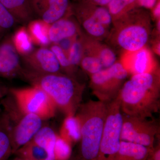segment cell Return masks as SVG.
Instances as JSON below:
<instances>
[{"instance_id":"cell-5","label":"cell","mask_w":160,"mask_h":160,"mask_svg":"<svg viewBox=\"0 0 160 160\" xmlns=\"http://www.w3.org/2000/svg\"><path fill=\"white\" fill-rule=\"evenodd\" d=\"M129 72L121 62L91 75L90 86L98 100L108 103L116 99L126 81Z\"/></svg>"},{"instance_id":"cell-33","label":"cell","mask_w":160,"mask_h":160,"mask_svg":"<svg viewBox=\"0 0 160 160\" xmlns=\"http://www.w3.org/2000/svg\"><path fill=\"white\" fill-rule=\"evenodd\" d=\"M139 2L142 6L147 8H151L155 5L156 0H139Z\"/></svg>"},{"instance_id":"cell-24","label":"cell","mask_w":160,"mask_h":160,"mask_svg":"<svg viewBox=\"0 0 160 160\" xmlns=\"http://www.w3.org/2000/svg\"><path fill=\"white\" fill-rule=\"evenodd\" d=\"M60 136L69 143L79 140L80 126L75 116H66L61 128Z\"/></svg>"},{"instance_id":"cell-17","label":"cell","mask_w":160,"mask_h":160,"mask_svg":"<svg viewBox=\"0 0 160 160\" xmlns=\"http://www.w3.org/2000/svg\"><path fill=\"white\" fill-rule=\"evenodd\" d=\"M14 154L26 160H55L52 152L32 140L18 149Z\"/></svg>"},{"instance_id":"cell-8","label":"cell","mask_w":160,"mask_h":160,"mask_svg":"<svg viewBox=\"0 0 160 160\" xmlns=\"http://www.w3.org/2000/svg\"><path fill=\"white\" fill-rule=\"evenodd\" d=\"M148 21L144 18L122 20L116 24L113 38L118 46L127 52L145 47L151 31Z\"/></svg>"},{"instance_id":"cell-38","label":"cell","mask_w":160,"mask_h":160,"mask_svg":"<svg viewBox=\"0 0 160 160\" xmlns=\"http://www.w3.org/2000/svg\"><path fill=\"white\" fill-rule=\"evenodd\" d=\"M0 111H1V108H0Z\"/></svg>"},{"instance_id":"cell-31","label":"cell","mask_w":160,"mask_h":160,"mask_svg":"<svg viewBox=\"0 0 160 160\" xmlns=\"http://www.w3.org/2000/svg\"><path fill=\"white\" fill-rule=\"evenodd\" d=\"M136 0H112L109 4V11L112 15H118Z\"/></svg>"},{"instance_id":"cell-4","label":"cell","mask_w":160,"mask_h":160,"mask_svg":"<svg viewBox=\"0 0 160 160\" xmlns=\"http://www.w3.org/2000/svg\"><path fill=\"white\" fill-rule=\"evenodd\" d=\"M9 92L21 113L36 115L44 121L54 116L57 109L54 104L37 86L11 88Z\"/></svg>"},{"instance_id":"cell-9","label":"cell","mask_w":160,"mask_h":160,"mask_svg":"<svg viewBox=\"0 0 160 160\" xmlns=\"http://www.w3.org/2000/svg\"><path fill=\"white\" fill-rule=\"evenodd\" d=\"M11 130L12 154L31 141L43 126L44 120L36 115L22 114Z\"/></svg>"},{"instance_id":"cell-27","label":"cell","mask_w":160,"mask_h":160,"mask_svg":"<svg viewBox=\"0 0 160 160\" xmlns=\"http://www.w3.org/2000/svg\"><path fill=\"white\" fill-rule=\"evenodd\" d=\"M17 23L13 16L0 3V40Z\"/></svg>"},{"instance_id":"cell-36","label":"cell","mask_w":160,"mask_h":160,"mask_svg":"<svg viewBox=\"0 0 160 160\" xmlns=\"http://www.w3.org/2000/svg\"><path fill=\"white\" fill-rule=\"evenodd\" d=\"M12 160H26L23 159L22 158L18 157L17 156L16 157L14 158Z\"/></svg>"},{"instance_id":"cell-30","label":"cell","mask_w":160,"mask_h":160,"mask_svg":"<svg viewBox=\"0 0 160 160\" xmlns=\"http://www.w3.org/2000/svg\"><path fill=\"white\" fill-rule=\"evenodd\" d=\"M92 15L107 29L112 23V18L111 13L109 10L104 7H98Z\"/></svg>"},{"instance_id":"cell-1","label":"cell","mask_w":160,"mask_h":160,"mask_svg":"<svg viewBox=\"0 0 160 160\" xmlns=\"http://www.w3.org/2000/svg\"><path fill=\"white\" fill-rule=\"evenodd\" d=\"M123 114L152 118L160 108V81L156 70L133 74L118 96Z\"/></svg>"},{"instance_id":"cell-28","label":"cell","mask_w":160,"mask_h":160,"mask_svg":"<svg viewBox=\"0 0 160 160\" xmlns=\"http://www.w3.org/2000/svg\"><path fill=\"white\" fill-rule=\"evenodd\" d=\"M49 48L55 55L61 67V71L65 72V74L73 76L75 69L70 65L68 57L62 49L57 44H52Z\"/></svg>"},{"instance_id":"cell-3","label":"cell","mask_w":160,"mask_h":160,"mask_svg":"<svg viewBox=\"0 0 160 160\" xmlns=\"http://www.w3.org/2000/svg\"><path fill=\"white\" fill-rule=\"evenodd\" d=\"M107 112V103L90 100L76 113L80 126L79 160H97Z\"/></svg>"},{"instance_id":"cell-18","label":"cell","mask_w":160,"mask_h":160,"mask_svg":"<svg viewBox=\"0 0 160 160\" xmlns=\"http://www.w3.org/2000/svg\"><path fill=\"white\" fill-rule=\"evenodd\" d=\"M50 24L41 19L32 20L28 23L27 28L34 45L39 47H48L51 45L49 37Z\"/></svg>"},{"instance_id":"cell-21","label":"cell","mask_w":160,"mask_h":160,"mask_svg":"<svg viewBox=\"0 0 160 160\" xmlns=\"http://www.w3.org/2000/svg\"><path fill=\"white\" fill-rule=\"evenodd\" d=\"M83 39L84 45V53L93 55L98 58L104 69L109 68L116 62V55L111 48L104 45L100 44L98 45L97 43L94 46L92 44L91 45V47L85 42L83 36Z\"/></svg>"},{"instance_id":"cell-34","label":"cell","mask_w":160,"mask_h":160,"mask_svg":"<svg viewBox=\"0 0 160 160\" xmlns=\"http://www.w3.org/2000/svg\"><path fill=\"white\" fill-rule=\"evenodd\" d=\"M153 14H154V15L155 17L158 18H160V3H159L157 5V6H156L155 8V9L154 10V11H153Z\"/></svg>"},{"instance_id":"cell-7","label":"cell","mask_w":160,"mask_h":160,"mask_svg":"<svg viewBox=\"0 0 160 160\" xmlns=\"http://www.w3.org/2000/svg\"><path fill=\"white\" fill-rule=\"evenodd\" d=\"M148 119L123 114L121 141L152 149L160 139V125L153 118Z\"/></svg>"},{"instance_id":"cell-11","label":"cell","mask_w":160,"mask_h":160,"mask_svg":"<svg viewBox=\"0 0 160 160\" xmlns=\"http://www.w3.org/2000/svg\"><path fill=\"white\" fill-rule=\"evenodd\" d=\"M23 69L12 35L7 36L0 41V77L8 79L21 77Z\"/></svg>"},{"instance_id":"cell-20","label":"cell","mask_w":160,"mask_h":160,"mask_svg":"<svg viewBox=\"0 0 160 160\" xmlns=\"http://www.w3.org/2000/svg\"><path fill=\"white\" fill-rule=\"evenodd\" d=\"M77 17L80 24L88 35L94 39H102L107 35V29L92 15L86 14L79 9Z\"/></svg>"},{"instance_id":"cell-19","label":"cell","mask_w":160,"mask_h":160,"mask_svg":"<svg viewBox=\"0 0 160 160\" xmlns=\"http://www.w3.org/2000/svg\"><path fill=\"white\" fill-rule=\"evenodd\" d=\"M12 122L7 113L0 117V160H7L12 154L11 141Z\"/></svg>"},{"instance_id":"cell-16","label":"cell","mask_w":160,"mask_h":160,"mask_svg":"<svg viewBox=\"0 0 160 160\" xmlns=\"http://www.w3.org/2000/svg\"><path fill=\"white\" fill-rule=\"evenodd\" d=\"M151 149L141 145L121 141L118 151L111 160H146Z\"/></svg>"},{"instance_id":"cell-32","label":"cell","mask_w":160,"mask_h":160,"mask_svg":"<svg viewBox=\"0 0 160 160\" xmlns=\"http://www.w3.org/2000/svg\"><path fill=\"white\" fill-rule=\"evenodd\" d=\"M78 36L76 37L64 39L60 41L56 44L59 46L68 57V53H69V50H70L72 43Z\"/></svg>"},{"instance_id":"cell-13","label":"cell","mask_w":160,"mask_h":160,"mask_svg":"<svg viewBox=\"0 0 160 160\" xmlns=\"http://www.w3.org/2000/svg\"><path fill=\"white\" fill-rule=\"evenodd\" d=\"M81 34L79 24L69 16H65L49 26V37L51 44H56L64 39L76 37Z\"/></svg>"},{"instance_id":"cell-12","label":"cell","mask_w":160,"mask_h":160,"mask_svg":"<svg viewBox=\"0 0 160 160\" xmlns=\"http://www.w3.org/2000/svg\"><path fill=\"white\" fill-rule=\"evenodd\" d=\"M34 13L44 22L51 24L66 15L69 0H30Z\"/></svg>"},{"instance_id":"cell-6","label":"cell","mask_w":160,"mask_h":160,"mask_svg":"<svg viewBox=\"0 0 160 160\" xmlns=\"http://www.w3.org/2000/svg\"><path fill=\"white\" fill-rule=\"evenodd\" d=\"M123 113L118 98L107 103V112L97 160H111L121 143Z\"/></svg>"},{"instance_id":"cell-37","label":"cell","mask_w":160,"mask_h":160,"mask_svg":"<svg viewBox=\"0 0 160 160\" xmlns=\"http://www.w3.org/2000/svg\"><path fill=\"white\" fill-rule=\"evenodd\" d=\"M3 97L2 92V90H1V88H0V99L2 98Z\"/></svg>"},{"instance_id":"cell-14","label":"cell","mask_w":160,"mask_h":160,"mask_svg":"<svg viewBox=\"0 0 160 160\" xmlns=\"http://www.w3.org/2000/svg\"><path fill=\"white\" fill-rule=\"evenodd\" d=\"M128 52L127 60L122 63L128 72L130 71L135 74L155 70L153 68L151 53L146 47L138 51Z\"/></svg>"},{"instance_id":"cell-25","label":"cell","mask_w":160,"mask_h":160,"mask_svg":"<svg viewBox=\"0 0 160 160\" xmlns=\"http://www.w3.org/2000/svg\"><path fill=\"white\" fill-rule=\"evenodd\" d=\"M84 53V42L82 36L81 34L72 43L68 55L70 65L75 70L78 66H80Z\"/></svg>"},{"instance_id":"cell-26","label":"cell","mask_w":160,"mask_h":160,"mask_svg":"<svg viewBox=\"0 0 160 160\" xmlns=\"http://www.w3.org/2000/svg\"><path fill=\"white\" fill-rule=\"evenodd\" d=\"M80 66L83 70L91 75L104 69L98 58L93 55L87 53H84Z\"/></svg>"},{"instance_id":"cell-35","label":"cell","mask_w":160,"mask_h":160,"mask_svg":"<svg viewBox=\"0 0 160 160\" xmlns=\"http://www.w3.org/2000/svg\"><path fill=\"white\" fill-rule=\"evenodd\" d=\"M94 1L99 5L104 6V5L109 4L112 0H94Z\"/></svg>"},{"instance_id":"cell-2","label":"cell","mask_w":160,"mask_h":160,"mask_svg":"<svg viewBox=\"0 0 160 160\" xmlns=\"http://www.w3.org/2000/svg\"><path fill=\"white\" fill-rule=\"evenodd\" d=\"M21 78L45 92L66 116H74L82 103L85 85L71 76L62 72L40 74L24 68Z\"/></svg>"},{"instance_id":"cell-10","label":"cell","mask_w":160,"mask_h":160,"mask_svg":"<svg viewBox=\"0 0 160 160\" xmlns=\"http://www.w3.org/2000/svg\"><path fill=\"white\" fill-rule=\"evenodd\" d=\"M25 69L40 74L58 73L61 67L53 52L48 47H40L22 57Z\"/></svg>"},{"instance_id":"cell-23","label":"cell","mask_w":160,"mask_h":160,"mask_svg":"<svg viewBox=\"0 0 160 160\" xmlns=\"http://www.w3.org/2000/svg\"><path fill=\"white\" fill-rule=\"evenodd\" d=\"M57 135L50 126H43L32 140L54 154L53 149Z\"/></svg>"},{"instance_id":"cell-29","label":"cell","mask_w":160,"mask_h":160,"mask_svg":"<svg viewBox=\"0 0 160 160\" xmlns=\"http://www.w3.org/2000/svg\"><path fill=\"white\" fill-rule=\"evenodd\" d=\"M55 160H66L70 153L69 142L57 135L53 149Z\"/></svg>"},{"instance_id":"cell-15","label":"cell","mask_w":160,"mask_h":160,"mask_svg":"<svg viewBox=\"0 0 160 160\" xmlns=\"http://www.w3.org/2000/svg\"><path fill=\"white\" fill-rule=\"evenodd\" d=\"M18 23H29L35 14L30 0H0Z\"/></svg>"},{"instance_id":"cell-22","label":"cell","mask_w":160,"mask_h":160,"mask_svg":"<svg viewBox=\"0 0 160 160\" xmlns=\"http://www.w3.org/2000/svg\"><path fill=\"white\" fill-rule=\"evenodd\" d=\"M12 40L17 51L22 57L29 54L34 50V44L25 26L17 29L12 35Z\"/></svg>"}]
</instances>
